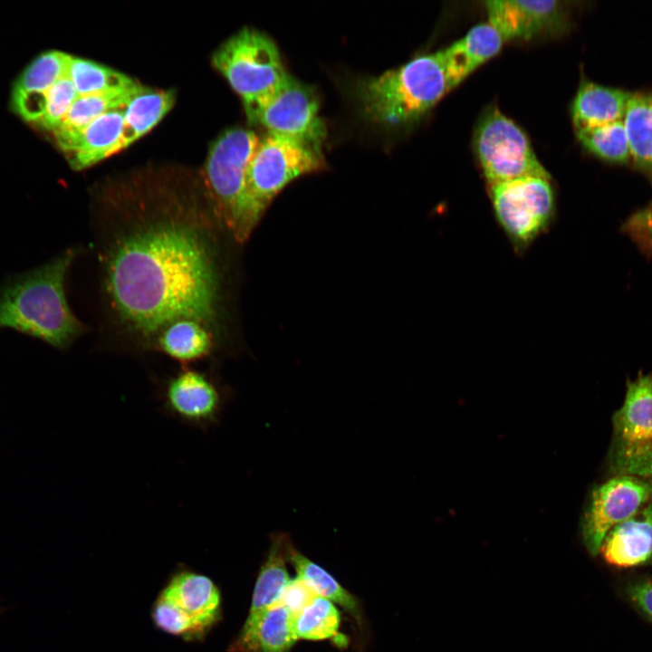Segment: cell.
<instances>
[{
    "label": "cell",
    "instance_id": "1",
    "mask_svg": "<svg viewBox=\"0 0 652 652\" xmlns=\"http://www.w3.org/2000/svg\"><path fill=\"white\" fill-rule=\"evenodd\" d=\"M105 203L98 259L119 331L141 351H153L160 333L180 321L202 323L218 340L225 229L208 198L156 187L120 191Z\"/></svg>",
    "mask_w": 652,
    "mask_h": 652
},
{
    "label": "cell",
    "instance_id": "2",
    "mask_svg": "<svg viewBox=\"0 0 652 652\" xmlns=\"http://www.w3.org/2000/svg\"><path fill=\"white\" fill-rule=\"evenodd\" d=\"M79 249L71 247L0 289V328H12L54 348H69L85 326L73 314L65 295V278Z\"/></svg>",
    "mask_w": 652,
    "mask_h": 652
},
{
    "label": "cell",
    "instance_id": "3",
    "mask_svg": "<svg viewBox=\"0 0 652 652\" xmlns=\"http://www.w3.org/2000/svg\"><path fill=\"white\" fill-rule=\"evenodd\" d=\"M357 99L368 118L389 126L420 120L450 89L439 51L358 81Z\"/></svg>",
    "mask_w": 652,
    "mask_h": 652
},
{
    "label": "cell",
    "instance_id": "4",
    "mask_svg": "<svg viewBox=\"0 0 652 652\" xmlns=\"http://www.w3.org/2000/svg\"><path fill=\"white\" fill-rule=\"evenodd\" d=\"M324 167L321 149L269 132L260 138L247 168L244 198L232 237L245 242L273 199L290 182Z\"/></svg>",
    "mask_w": 652,
    "mask_h": 652
},
{
    "label": "cell",
    "instance_id": "5",
    "mask_svg": "<svg viewBox=\"0 0 652 652\" xmlns=\"http://www.w3.org/2000/svg\"><path fill=\"white\" fill-rule=\"evenodd\" d=\"M212 62L244 104L271 96L289 76L274 42L252 28H244L225 41L213 54Z\"/></svg>",
    "mask_w": 652,
    "mask_h": 652
},
{
    "label": "cell",
    "instance_id": "6",
    "mask_svg": "<svg viewBox=\"0 0 652 652\" xmlns=\"http://www.w3.org/2000/svg\"><path fill=\"white\" fill-rule=\"evenodd\" d=\"M260 137L251 129L225 131L212 145L206 163L208 200L225 232L234 233L243 206L246 172Z\"/></svg>",
    "mask_w": 652,
    "mask_h": 652
},
{
    "label": "cell",
    "instance_id": "7",
    "mask_svg": "<svg viewBox=\"0 0 652 652\" xmlns=\"http://www.w3.org/2000/svg\"><path fill=\"white\" fill-rule=\"evenodd\" d=\"M474 148L488 186L524 177L551 178L523 130L495 107L481 116Z\"/></svg>",
    "mask_w": 652,
    "mask_h": 652
},
{
    "label": "cell",
    "instance_id": "8",
    "mask_svg": "<svg viewBox=\"0 0 652 652\" xmlns=\"http://www.w3.org/2000/svg\"><path fill=\"white\" fill-rule=\"evenodd\" d=\"M494 217L517 253L548 230L554 217L551 178L524 177L489 186Z\"/></svg>",
    "mask_w": 652,
    "mask_h": 652
},
{
    "label": "cell",
    "instance_id": "9",
    "mask_svg": "<svg viewBox=\"0 0 652 652\" xmlns=\"http://www.w3.org/2000/svg\"><path fill=\"white\" fill-rule=\"evenodd\" d=\"M609 467L615 475L652 478V376L627 385L623 405L613 416Z\"/></svg>",
    "mask_w": 652,
    "mask_h": 652
},
{
    "label": "cell",
    "instance_id": "10",
    "mask_svg": "<svg viewBox=\"0 0 652 652\" xmlns=\"http://www.w3.org/2000/svg\"><path fill=\"white\" fill-rule=\"evenodd\" d=\"M155 400L165 417L207 432L219 425L231 390L211 373L185 368L155 384Z\"/></svg>",
    "mask_w": 652,
    "mask_h": 652
},
{
    "label": "cell",
    "instance_id": "11",
    "mask_svg": "<svg viewBox=\"0 0 652 652\" xmlns=\"http://www.w3.org/2000/svg\"><path fill=\"white\" fill-rule=\"evenodd\" d=\"M319 107L315 90L291 74L271 96L244 104L250 122L262 125L269 133L289 137L321 149L327 129L319 115Z\"/></svg>",
    "mask_w": 652,
    "mask_h": 652
},
{
    "label": "cell",
    "instance_id": "12",
    "mask_svg": "<svg viewBox=\"0 0 652 652\" xmlns=\"http://www.w3.org/2000/svg\"><path fill=\"white\" fill-rule=\"evenodd\" d=\"M652 502V478L615 475L591 490L581 532L589 552L596 556L607 533Z\"/></svg>",
    "mask_w": 652,
    "mask_h": 652
},
{
    "label": "cell",
    "instance_id": "13",
    "mask_svg": "<svg viewBox=\"0 0 652 652\" xmlns=\"http://www.w3.org/2000/svg\"><path fill=\"white\" fill-rule=\"evenodd\" d=\"M491 24L506 39H531L559 30L565 9L555 0H494L484 3Z\"/></svg>",
    "mask_w": 652,
    "mask_h": 652
},
{
    "label": "cell",
    "instance_id": "14",
    "mask_svg": "<svg viewBox=\"0 0 652 652\" xmlns=\"http://www.w3.org/2000/svg\"><path fill=\"white\" fill-rule=\"evenodd\" d=\"M194 626L198 637L209 629L220 616V592L208 577L181 571L160 592Z\"/></svg>",
    "mask_w": 652,
    "mask_h": 652
},
{
    "label": "cell",
    "instance_id": "15",
    "mask_svg": "<svg viewBox=\"0 0 652 652\" xmlns=\"http://www.w3.org/2000/svg\"><path fill=\"white\" fill-rule=\"evenodd\" d=\"M604 560L618 568L652 563V502L634 516L615 525L600 551Z\"/></svg>",
    "mask_w": 652,
    "mask_h": 652
},
{
    "label": "cell",
    "instance_id": "16",
    "mask_svg": "<svg viewBox=\"0 0 652 652\" xmlns=\"http://www.w3.org/2000/svg\"><path fill=\"white\" fill-rule=\"evenodd\" d=\"M503 39L488 22L478 24L440 50L449 89L456 87L477 67L499 53Z\"/></svg>",
    "mask_w": 652,
    "mask_h": 652
},
{
    "label": "cell",
    "instance_id": "17",
    "mask_svg": "<svg viewBox=\"0 0 652 652\" xmlns=\"http://www.w3.org/2000/svg\"><path fill=\"white\" fill-rule=\"evenodd\" d=\"M294 616L284 607L273 606L244 621L229 652H288L296 642Z\"/></svg>",
    "mask_w": 652,
    "mask_h": 652
},
{
    "label": "cell",
    "instance_id": "18",
    "mask_svg": "<svg viewBox=\"0 0 652 652\" xmlns=\"http://www.w3.org/2000/svg\"><path fill=\"white\" fill-rule=\"evenodd\" d=\"M631 92L584 81L571 106L576 131L623 120Z\"/></svg>",
    "mask_w": 652,
    "mask_h": 652
},
{
    "label": "cell",
    "instance_id": "19",
    "mask_svg": "<svg viewBox=\"0 0 652 652\" xmlns=\"http://www.w3.org/2000/svg\"><path fill=\"white\" fill-rule=\"evenodd\" d=\"M125 108L111 110L102 114L80 133L66 152L72 168L80 170L89 168L117 153Z\"/></svg>",
    "mask_w": 652,
    "mask_h": 652
},
{
    "label": "cell",
    "instance_id": "20",
    "mask_svg": "<svg viewBox=\"0 0 652 652\" xmlns=\"http://www.w3.org/2000/svg\"><path fill=\"white\" fill-rule=\"evenodd\" d=\"M141 88L139 84L130 89L77 96L64 120L53 131L60 148L67 152L91 122L111 110L125 108Z\"/></svg>",
    "mask_w": 652,
    "mask_h": 652
},
{
    "label": "cell",
    "instance_id": "21",
    "mask_svg": "<svg viewBox=\"0 0 652 652\" xmlns=\"http://www.w3.org/2000/svg\"><path fill=\"white\" fill-rule=\"evenodd\" d=\"M290 543V537L283 532L271 536L268 554L260 568L245 621L254 619L273 606L291 580L287 570Z\"/></svg>",
    "mask_w": 652,
    "mask_h": 652
},
{
    "label": "cell",
    "instance_id": "22",
    "mask_svg": "<svg viewBox=\"0 0 652 652\" xmlns=\"http://www.w3.org/2000/svg\"><path fill=\"white\" fill-rule=\"evenodd\" d=\"M218 344L214 333L202 323L180 321L160 333L153 351L160 352L181 364H189L214 355Z\"/></svg>",
    "mask_w": 652,
    "mask_h": 652
},
{
    "label": "cell",
    "instance_id": "23",
    "mask_svg": "<svg viewBox=\"0 0 652 652\" xmlns=\"http://www.w3.org/2000/svg\"><path fill=\"white\" fill-rule=\"evenodd\" d=\"M172 91L142 87L124 110V123L116 152L126 149L149 132L174 104Z\"/></svg>",
    "mask_w": 652,
    "mask_h": 652
},
{
    "label": "cell",
    "instance_id": "24",
    "mask_svg": "<svg viewBox=\"0 0 652 652\" xmlns=\"http://www.w3.org/2000/svg\"><path fill=\"white\" fill-rule=\"evenodd\" d=\"M623 121L631 159L652 179V92L631 93Z\"/></svg>",
    "mask_w": 652,
    "mask_h": 652
},
{
    "label": "cell",
    "instance_id": "25",
    "mask_svg": "<svg viewBox=\"0 0 652 652\" xmlns=\"http://www.w3.org/2000/svg\"><path fill=\"white\" fill-rule=\"evenodd\" d=\"M288 561L293 566L297 577L302 579L318 596L341 606L360 627L363 614L359 600L343 588L328 571L300 552L291 542Z\"/></svg>",
    "mask_w": 652,
    "mask_h": 652
},
{
    "label": "cell",
    "instance_id": "26",
    "mask_svg": "<svg viewBox=\"0 0 652 652\" xmlns=\"http://www.w3.org/2000/svg\"><path fill=\"white\" fill-rule=\"evenodd\" d=\"M68 78L77 96L125 90L139 85L127 75L95 62L72 56Z\"/></svg>",
    "mask_w": 652,
    "mask_h": 652
},
{
    "label": "cell",
    "instance_id": "27",
    "mask_svg": "<svg viewBox=\"0 0 652 652\" xmlns=\"http://www.w3.org/2000/svg\"><path fill=\"white\" fill-rule=\"evenodd\" d=\"M340 613L329 599L317 596L312 602L293 618V631L297 639L322 640L339 638Z\"/></svg>",
    "mask_w": 652,
    "mask_h": 652
},
{
    "label": "cell",
    "instance_id": "28",
    "mask_svg": "<svg viewBox=\"0 0 652 652\" xmlns=\"http://www.w3.org/2000/svg\"><path fill=\"white\" fill-rule=\"evenodd\" d=\"M576 135L586 149L604 160L625 164L631 159L623 120L579 130Z\"/></svg>",
    "mask_w": 652,
    "mask_h": 652
},
{
    "label": "cell",
    "instance_id": "29",
    "mask_svg": "<svg viewBox=\"0 0 652 652\" xmlns=\"http://www.w3.org/2000/svg\"><path fill=\"white\" fill-rule=\"evenodd\" d=\"M72 56L60 51H48L35 58L23 72L13 92H43L56 82L68 77Z\"/></svg>",
    "mask_w": 652,
    "mask_h": 652
},
{
    "label": "cell",
    "instance_id": "30",
    "mask_svg": "<svg viewBox=\"0 0 652 652\" xmlns=\"http://www.w3.org/2000/svg\"><path fill=\"white\" fill-rule=\"evenodd\" d=\"M77 98L75 89L68 77L56 82L45 91V110L37 123L45 129L54 131L62 122Z\"/></svg>",
    "mask_w": 652,
    "mask_h": 652
},
{
    "label": "cell",
    "instance_id": "31",
    "mask_svg": "<svg viewBox=\"0 0 652 652\" xmlns=\"http://www.w3.org/2000/svg\"><path fill=\"white\" fill-rule=\"evenodd\" d=\"M152 619L159 629L168 634L187 638L198 637L192 623L161 594L153 605Z\"/></svg>",
    "mask_w": 652,
    "mask_h": 652
},
{
    "label": "cell",
    "instance_id": "32",
    "mask_svg": "<svg viewBox=\"0 0 652 652\" xmlns=\"http://www.w3.org/2000/svg\"><path fill=\"white\" fill-rule=\"evenodd\" d=\"M317 596L302 579L296 577L288 582L273 606L284 607L295 616L309 606Z\"/></svg>",
    "mask_w": 652,
    "mask_h": 652
},
{
    "label": "cell",
    "instance_id": "33",
    "mask_svg": "<svg viewBox=\"0 0 652 652\" xmlns=\"http://www.w3.org/2000/svg\"><path fill=\"white\" fill-rule=\"evenodd\" d=\"M624 592L634 607L652 621V576L628 580L624 587Z\"/></svg>",
    "mask_w": 652,
    "mask_h": 652
}]
</instances>
